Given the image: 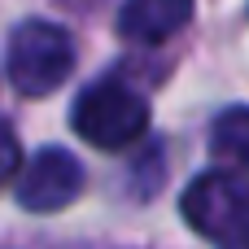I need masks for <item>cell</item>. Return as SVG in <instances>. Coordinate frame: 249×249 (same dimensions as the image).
Segmentation results:
<instances>
[{
  "instance_id": "1",
  "label": "cell",
  "mask_w": 249,
  "mask_h": 249,
  "mask_svg": "<svg viewBox=\"0 0 249 249\" xmlns=\"http://www.w3.org/2000/svg\"><path fill=\"white\" fill-rule=\"evenodd\" d=\"M4 70H9V83L22 96L57 92L70 79V70H74V39H70V31H61L57 22H44V18L22 22L9 35Z\"/></svg>"
},
{
  "instance_id": "7",
  "label": "cell",
  "mask_w": 249,
  "mask_h": 249,
  "mask_svg": "<svg viewBox=\"0 0 249 249\" xmlns=\"http://www.w3.org/2000/svg\"><path fill=\"white\" fill-rule=\"evenodd\" d=\"M13 171H18V136L0 123V184H9Z\"/></svg>"
},
{
  "instance_id": "3",
  "label": "cell",
  "mask_w": 249,
  "mask_h": 249,
  "mask_svg": "<svg viewBox=\"0 0 249 249\" xmlns=\"http://www.w3.org/2000/svg\"><path fill=\"white\" fill-rule=\"evenodd\" d=\"M179 214L197 236H206L214 245L249 241V179L241 171L197 175L179 197Z\"/></svg>"
},
{
  "instance_id": "2",
  "label": "cell",
  "mask_w": 249,
  "mask_h": 249,
  "mask_svg": "<svg viewBox=\"0 0 249 249\" xmlns=\"http://www.w3.org/2000/svg\"><path fill=\"white\" fill-rule=\"evenodd\" d=\"M70 123L79 131V140H88L96 149H109V153H123L149 131V101L136 96L118 79H101V83L79 92Z\"/></svg>"
},
{
  "instance_id": "5",
  "label": "cell",
  "mask_w": 249,
  "mask_h": 249,
  "mask_svg": "<svg viewBox=\"0 0 249 249\" xmlns=\"http://www.w3.org/2000/svg\"><path fill=\"white\" fill-rule=\"evenodd\" d=\"M193 18V0H123L118 35L131 44H162L184 31Z\"/></svg>"
},
{
  "instance_id": "4",
  "label": "cell",
  "mask_w": 249,
  "mask_h": 249,
  "mask_svg": "<svg viewBox=\"0 0 249 249\" xmlns=\"http://www.w3.org/2000/svg\"><path fill=\"white\" fill-rule=\"evenodd\" d=\"M18 206L22 210H31V214H53V210H66L79 193H83V166H79V158L74 153H66V149H57V144H48V149H39L26 166H22V175H18Z\"/></svg>"
},
{
  "instance_id": "6",
  "label": "cell",
  "mask_w": 249,
  "mask_h": 249,
  "mask_svg": "<svg viewBox=\"0 0 249 249\" xmlns=\"http://www.w3.org/2000/svg\"><path fill=\"white\" fill-rule=\"evenodd\" d=\"M210 149L228 162V166H241L249 171V105H232L214 118L210 127Z\"/></svg>"
},
{
  "instance_id": "8",
  "label": "cell",
  "mask_w": 249,
  "mask_h": 249,
  "mask_svg": "<svg viewBox=\"0 0 249 249\" xmlns=\"http://www.w3.org/2000/svg\"><path fill=\"white\" fill-rule=\"evenodd\" d=\"M223 249H249V241H236V245H223Z\"/></svg>"
}]
</instances>
